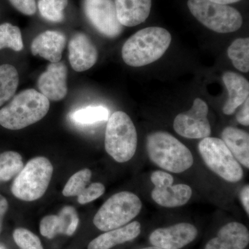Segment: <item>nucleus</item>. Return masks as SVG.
Returning <instances> with one entry per match:
<instances>
[{
    "mask_svg": "<svg viewBox=\"0 0 249 249\" xmlns=\"http://www.w3.org/2000/svg\"><path fill=\"white\" fill-rule=\"evenodd\" d=\"M24 168L22 158L18 152H5L0 155V181L11 179Z\"/></svg>",
    "mask_w": 249,
    "mask_h": 249,
    "instance_id": "b1692460",
    "label": "nucleus"
},
{
    "mask_svg": "<svg viewBox=\"0 0 249 249\" xmlns=\"http://www.w3.org/2000/svg\"><path fill=\"white\" fill-rule=\"evenodd\" d=\"M19 84L16 67L9 64L0 65V106L14 96Z\"/></svg>",
    "mask_w": 249,
    "mask_h": 249,
    "instance_id": "4be33fe9",
    "label": "nucleus"
},
{
    "mask_svg": "<svg viewBox=\"0 0 249 249\" xmlns=\"http://www.w3.org/2000/svg\"><path fill=\"white\" fill-rule=\"evenodd\" d=\"M106 152L119 163L128 161L135 155L137 133L132 119L118 111L108 119L105 138Z\"/></svg>",
    "mask_w": 249,
    "mask_h": 249,
    "instance_id": "20e7f679",
    "label": "nucleus"
},
{
    "mask_svg": "<svg viewBox=\"0 0 249 249\" xmlns=\"http://www.w3.org/2000/svg\"><path fill=\"white\" fill-rule=\"evenodd\" d=\"M240 199L246 213L249 214V186L247 185L242 188L240 193Z\"/></svg>",
    "mask_w": 249,
    "mask_h": 249,
    "instance_id": "473e14b6",
    "label": "nucleus"
},
{
    "mask_svg": "<svg viewBox=\"0 0 249 249\" xmlns=\"http://www.w3.org/2000/svg\"><path fill=\"white\" fill-rule=\"evenodd\" d=\"M118 19L124 27H135L145 22L150 14L152 0H115Z\"/></svg>",
    "mask_w": 249,
    "mask_h": 249,
    "instance_id": "a211bd4d",
    "label": "nucleus"
},
{
    "mask_svg": "<svg viewBox=\"0 0 249 249\" xmlns=\"http://www.w3.org/2000/svg\"><path fill=\"white\" fill-rule=\"evenodd\" d=\"M228 56L232 65L239 71L247 73L249 71V39L238 38L228 49Z\"/></svg>",
    "mask_w": 249,
    "mask_h": 249,
    "instance_id": "5701e85b",
    "label": "nucleus"
},
{
    "mask_svg": "<svg viewBox=\"0 0 249 249\" xmlns=\"http://www.w3.org/2000/svg\"><path fill=\"white\" fill-rule=\"evenodd\" d=\"M222 80L229 96L223 107V112L231 115L249 98V83L245 77L232 71L225 72Z\"/></svg>",
    "mask_w": 249,
    "mask_h": 249,
    "instance_id": "aec40b11",
    "label": "nucleus"
},
{
    "mask_svg": "<svg viewBox=\"0 0 249 249\" xmlns=\"http://www.w3.org/2000/svg\"><path fill=\"white\" fill-rule=\"evenodd\" d=\"M197 229L190 223L181 222L155 229L149 236L152 246L165 249H181L197 237Z\"/></svg>",
    "mask_w": 249,
    "mask_h": 249,
    "instance_id": "f8f14e48",
    "label": "nucleus"
},
{
    "mask_svg": "<svg viewBox=\"0 0 249 249\" xmlns=\"http://www.w3.org/2000/svg\"><path fill=\"white\" fill-rule=\"evenodd\" d=\"M142 209V201L137 195L121 192L110 196L100 208L93 218V224L100 231H109L127 225Z\"/></svg>",
    "mask_w": 249,
    "mask_h": 249,
    "instance_id": "39448f33",
    "label": "nucleus"
},
{
    "mask_svg": "<svg viewBox=\"0 0 249 249\" xmlns=\"http://www.w3.org/2000/svg\"><path fill=\"white\" fill-rule=\"evenodd\" d=\"M140 249H162V248H160V247H155V246H151V247H144V248H142Z\"/></svg>",
    "mask_w": 249,
    "mask_h": 249,
    "instance_id": "c9c22d12",
    "label": "nucleus"
},
{
    "mask_svg": "<svg viewBox=\"0 0 249 249\" xmlns=\"http://www.w3.org/2000/svg\"><path fill=\"white\" fill-rule=\"evenodd\" d=\"M14 239L20 249H44L38 237L27 229L15 230Z\"/></svg>",
    "mask_w": 249,
    "mask_h": 249,
    "instance_id": "c85d7f7f",
    "label": "nucleus"
},
{
    "mask_svg": "<svg viewBox=\"0 0 249 249\" xmlns=\"http://www.w3.org/2000/svg\"><path fill=\"white\" fill-rule=\"evenodd\" d=\"M242 108L236 116V119L239 124H243L245 126H249V98L242 105Z\"/></svg>",
    "mask_w": 249,
    "mask_h": 249,
    "instance_id": "2f4dec72",
    "label": "nucleus"
},
{
    "mask_svg": "<svg viewBox=\"0 0 249 249\" xmlns=\"http://www.w3.org/2000/svg\"><path fill=\"white\" fill-rule=\"evenodd\" d=\"M155 188L152 190V199L157 204L165 208H176L182 206L191 199L193 191L186 184L173 186L174 178L166 172H153L150 177Z\"/></svg>",
    "mask_w": 249,
    "mask_h": 249,
    "instance_id": "1a4fd4ad",
    "label": "nucleus"
},
{
    "mask_svg": "<svg viewBox=\"0 0 249 249\" xmlns=\"http://www.w3.org/2000/svg\"><path fill=\"white\" fill-rule=\"evenodd\" d=\"M249 243L248 229L240 222H232L223 226L215 237L204 249H245Z\"/></svg>",
    "mask_w": 249,
    "mask_h": 249,
    "instance_id": "2eb2a0df",
    "label": "nucleus"
},
{
    "mask_svg": "<svg viewBox=\"0 0 249 249\" xmlns=\"http://www.w3.org/2000/svg\"><path fill=\"white\" fill-rule=\"evenodd\" d=\"M199 153L210 170L231 183L243 178V170L221 139L206 137L198 145Z\"/></svg>",
    "mask_w": 249,
    "mask_h": 249,
    "instance_id": "6e6552de",
    "label": "nucleus"
},
{
    "mask_svg": "<svg viewBox=\"0 0 249 249\" xmlns=\"http://www.w3.org/2000/svg\"><path fill=\"white\" fill-rule=\"evenodd\" d=\"M222 140L235 160L249 168V135L245 131L234 127H227L222 133Z\"/></svg>",
    "mask_w": 249,
    "mask_h": 249,
    "instance_id": "412c9836",
    "label": "nucleus"
},
{
    "mask_svg": "<svg viewBox=\"0 0 249 249\" xmlns=\"http://www.w3.org/2000/svg\"><path fill=\"white\" fill-rule=\"evenodd\" d=\"M49 107V100L42 93L34 89L24 90L0 109V124L11 130L24 128L43 119Z\"/></svg>",
    "mask_w": 249,
    "mask_h": 249,
    "instance_id": "f03ea898",
    "label": "nucleus"
},
{
    "mask_svg": "<svg viewBox=\"0 0 249 249\" xmlns=\"http://www.w3.org/2000/svg\"><path fill=\"white\" fill-rule=\"evenodd\" d=\"M142 232V225L137 221L124 227L106 231L91 241L88 249H110L137 238Z\"/></svg>",
    "mask_w": 249,
    "mask_h": 249,
    "instance_id": "6ab92c4d",
    "label": "nucleus"
},
{
    "mask_svg": "<svg viewBox=\"0 0 249 249\" xmlns=\"http://www.w3.org/2000/svg\"><path fill=\"white\" fill-rule=\"evenodd\" d=\"M209 107L201 98H196L191 109L178 114L174 121V129L181 137L199 139L210 137L211 124L208 119Z\"/></svg>",
    "mask_w": 249,
    "mask_h": 249,
    "instance_id": "9d476101",
    "label": "nucleus"
},
{
    "mask_svg": "<svg viewBox=\"0 0 249 249\" xmlns=\"http://www.w3.org/2000/svg\"><path fill=\"white\" fill-rule=\"evenodd\" d=\"M68 47L70 64L77 72L89 70L97 61V49L91 39L83 33H77L72 36Z\"/></svg>",
    "mask_w": 249,
    "mask_h": 249,
    "instance_id": "4468645a",
    "label": "nucleus"
},
{
    "mask_svg": "<svg viewBox=\"0 0 249 249\" xmlns=\"http://www.w3.org/2000/svg\"><path fill=\"white\" fill-rule=\"evenodd\" d=\"M188 6L199 22L219 34L237 31L243 23L240 13L228 5L217 4L209 0H188Z\"/></svg>",
    "mask_w": 249,
    "mask_h": 249,
    "instance_id": "0eeeda50",
    "label": "nucleus"
},
{
    "mask_svg": "<svg viewBox=\"0 0 249 249\" xmlns=\"http://www.w3.org/2000/svg\"><path fill=\"white\" fill-rule=\"evenodd\" d=\"M67 67L64 62L49 64L37 80L40 93L50 101L64 99L67 94Z\"/></svg>",
    "mask_w": 249,
    "mask_h": 249,
    "instance_id": "ddd939ff",
    "label": "nucleus"
},
{
    "mask_svg": "<svg viewBox=\"0 0 249 249\" xmlns=\"http://www.w3.org/2000/svg\"><path fill=\"white\" fill-rule=\"evenodd\" d=\"M0 249H4L2 247H0Z\"/></svg>",
    "mask_w": 249,
    "mask_h": 249,
    "instance_id": "e433bc0d",
    "label": "nucleus"
},
{
    "mask_svg": "<svg viewBox=\"0 0 249 249\" xmlns=\"http://www.w3.org/2000/svg\"><path fill=\"white\" fill-rule=\"evenodd\" d=\"M79 224L76 209L72 206H65L58 215L46 216L40 222L42 235L49 239L58 234L71 236L74 233Z\"/></svg>",
    "mask_w": 249,
    "mask_h": 249,
    "instance_id": "dca6fc26",
    "label": "nucleus"
},
{
    "mask_svg": "<svg viewBox=\"0 0 249 249\" xmlns=\"http://www.w3.org/2000/svg\"><path fill=\"white\" fill-rule=\"evenodd\" d=\"M150 160L157 166L173 173H181L193 165L191 152L178 139L166 132H156L147 137Z\"/></svg>",
    "mask_w": 249,
    "mask_h": 249,
    "instance_id": "7ed1b4c3",
    "label": "nucleus"
},
{
    "mask_svg": "<svg viewBox=\"0 0 249 249\" xmlns=\"http://www.w3.org/2000/svg\"><path fill=\"white\" fill-rule=\"evenodd\" d=\"M4 48L20 52L24 48L20 29L10 23L0 25V50Z\"/></svg>",
    "mask_w": 249,
    "mask_h": 249,
    "instance_id": "a878e982",
    "label": "nucleus"
},
{
    "mask_svg": "<svg viewBox=\"0 0 249 249\" xmlns=\"http://www.w3.org/2000/svg\"><path fill=\"white\" fill-rule=\"evenodd\" d=\"M109 111L103 106H89L77 109L71 115V119L77 124H90L107 121Z\"/></svg>",
    "mask_w": 249,
    "mask_h": 249,
    "instance_id": "393cba45",
    "label": "nucleus"
},
{
    "mask_svg": "<svg viewBox=\"0 0 249 249\" xmlns=\"http://www.w3.org/2000/svg\"><path fill=\"white\" fill-rule=\"evenodd\" d=\"M8 207H9V204H8V201L6 198L0 195V232H1V227H2L3 218L7 211Z\"/></svg>",
    "mask_w": 249,
    "mask_h": 249,
    "instance_id": "72a5a7b5",
    "label": "nucleus"
},
{
    "mask_svg": "<svg viewBox=\"0 0 249 249\" xmlns=\"http://www.w3.org/2000/svg\"><path fill=\"white\" fill-rule=\"evenodd\" d=\"M91 178V171L83 169L77 172L67 181L62 194L65 196H78L84 191Z\"/></svg>",
    "mask_w": 249,
    "mask_h": 249,
    "instance_id": "cd10ccee",
    "label": "nucleus"
},
{
    "mask_svg": "<svg viewBox=\"0 0 249 249\" xmlns=\"http://www.w3.org/2000/svg\"><path fill=\"white\" fill-rule=\"evenodd\" d=\"M106 191L104 185L101 183H93L85 188L81 194L78 196V201L80 204H88L102 196Z\"/></svg>",
    "mask_w": 249,
    "mask_h": 249,
    "instance_id": "c756f323",
    "label": "nucleus"
},
{
    "mask_svg": "<svg viewBox=\"0 0 249 249\" xmlns=\"http://www.w3.org/2000/svg\"><path fill=\"white\" fill-rule=\"evenodd\" d=\"M68 0H39L38 9L41 16L52 22H60L64 19V10Z\"/></svg>",
    "mask_w": 249,
    "mask_h": 249,
    "instance_id": "bb28decb",
    "label": "nucleus"
},
{
    "mask_svg": "<svg viewBox=\"0 0 249 249\" xmlns=\"http://www.w3.org/2000/svg\"><path fill=\"white\" fill-rule=\"evenodd\" d=\"M53 165L48 159L36 157L29 160L15 178L11 191L21 200L32 201L45 194L53 175Z\"/></svg>",
    "mask_w": 249,
    "mask_h": 249,
    "instance_id": "423d86ee",
    "label": "nucleus"
},
{
    "mask_svg": "<svg viewBox=\"0 0 249 249\" xmlns=\"http://www.w3.org/2000/svg\"><path fill=\"white\" fill-rule=\"evenodd\" d=\"M66 36L56 31H47L36 37L31 43V53L40 55L51 63L60 62L66 45Z\"/></svg>",
    "mask_w": 249,
    "mask_h": 249,
    "instance_id": "f3484780",
    "label": "nucleus"
},
{
    "mask_svg": "<svg viewBox=\"0 0 249 249\" xmlns=\"http://www.w3.org/2000/svg\"><path fill=\"white\" fill-rule=\"evenodd\" d=\"M83 9L87 18L100 34L116 37L122 32L124 26L118 19L112 0H84Z\"/></svg>",
    "mask_w": 249,
    "mask_h": 249,
    "instance_id": "9b49d317",
    "label": "nucleus"
},
{
    "mask_svg": "<svg viewBox=\"0 0 249 249\" xmlns=\"http://www.w3.org/2000/svg\"><path fill=\"white\" fill-rule=\"evenodd\" d=\"M171 40L170 33L163 28H145L124 42L122 48L123 60L131 67L150 65L163 56Z\"/></svg>",
    "mask_w": 249,
    "mask_h": 249,
    "instance_id": "f257e3e1",
    "label": "nucleus"
},
{
    "mask_svg": "<svg viewBox=\"0 0 249 249\" xmlns=\"http://www.w3.org/2000/svg\"><path fill=\"white\" fill-rule=\"evenodd\" d=\"M209 1L217 3V4L227 5L229 4H232V3L237 2V1H240V0H209Z\"/></svg>",
    "mask_w": 249,
    "mask_h": 249,
    "instance_id": "f704fd0d",
    "label": "nucleus"
},
{
    "mask_svg": "<svg viewBox=\"0 0 249 249\" xmlns=\"http://www.w3.org/2000/svg\"><path fill=\"white\" fill-rule=\"evenodd\" d=\"M18 11L27 16H33L36 12V0H9Z\"/></svg>",
    "mask_w": 249,
    "mask_h": 249,
    "instance_id": "7c9ffc66",
    "label": "nucleus"
}]
</instances>
